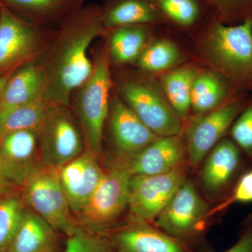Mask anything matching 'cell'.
<instances>
[{
  "mask_svg": "<svg viewBox=\"0 0 252 252\" xmlns=\"http://www.w3.org/2000/svg\"><path fill=\"white\" fill-rule=\"evenodd\" d=\"M44 87L45 77L36 59L23 64L11 73L5 84L0 97V111L41 98Z\"/></svg>",
  "mask_w": 252,
  "mask_h": 252,
  "instance_id": "18",
  "label": "cell"
},
{
  "mask_svg": "<svg viewBox=\"0 0 252 252\" xmlns=\"http://www.w3.org/2000/svg\"><path fill=\"white\" fill-rule=\"evenodd\" d=\"M81 1H83V0H81Z\"/></svg>",
  "mask_w": 252,
  "mask_h": 252,
  "instance_id": "37",
  "label": "cell"
},
{
  "mask_svg": "<svg viewBox=\"0 0 252 252\" xmlns=\"http://www.w3.org/2000/svg\"><path fill=\"white\" fill-rule=\"evenodd\" d=\"M242 91L210 112L189 118L183 135L189 168L196 170L207 154L220 142L243 109L248 98Z\"/></svg>",
  "mask_w": 252,
  "mask_h": 252,
  "instance_id": "7",
  "label": "cell"
},
{
  "mask_svg": "<svg viewBox=\"0 0 252 252\" xmlns=\"http://www.w3.org/2000/svg\"><path fill=\"white\" fill-rule=\"evenodd\" d=\"M51 34L0 4V77L37 59Z\"/></svg>",
  "mask_w": 252,
  "mask_h": 252,
  "instance_id": "9",
  "label": "cell"
},
{
  "mask_svg": "<svg viewBox=\"0 0 252 252\" xmlns=\"http://www.w3.org/2000/svg\"><path fill=\"white\" fill-rule=\"evenodd\" d=\"M36 59L45 77L43 97L49 104L70 107L74 91L93 72L91 44L104 36L102 6L80 5L61 21Z\"/></svg>",
  "mask_w": 252,
  "mask_h": 252,
  "instance_id": "1",
  "label": "cell"
},
{
  "mask_svg": "<svg viewBox=\"0 0 252 252\" xmlns=\"http://www.w3.org/2000/svg\"><path fill=\"white\" fill-rule=\"evenodd\" d=\"M165 23L182 28H190L204 23L213 11L203 0H154Z\"/></svg>",
  "mask_w": 252,
  "mask_h": 252,
  "instance_id": "26",
  "label": "cell"
},
{
  "mask_svg": "<svg viewBox=\"0 0 252 252\" xmlns=\"http://www.w3.org/2000/svg\"><path fill=\"white\" fill-rule=\"evenodd\" d=\"M243 152L230 137H223L200 164V185L209 198L221 201L244 172Z\"/></svg>",
  "mask_w": 252,
  "mask_h": 252,
  "instance_id": "13",
  "label": "cell"
},
{
  "mask_svg": "<svg viewBox=\"0 0 252 252\" xmlns=\"http://www.w3.org/2000/svg\"><path fill=\"white\" fill-rule=\"evenodd\" d=\"M11 185L7 178H6V175H5L1 158H0V193H4V192L9 190V187Z\"/></svg>",
  "mask_w": 252,
  "mask_h": 252,
  "instance_id": "34",
  "label": "cell"
},
{
  "mask_svg": "<svg viewBox=\"0 0 252 252\" xmlns=\"http://www.w3.org/2000/svg\"><path fill=\"white\" fill-rule=\"evenodd\" d=\"M110 157L107 165L124 166L159 138L118 95L111 97L107 117Z\"/></svg>",
  "mask_w": 252,
  "mask_h": 252,
  "instance_id": "10",
  "label": "cell"
},
{
  "mask_svg": "<svg viewBox=\"0 0 252 252\" xmlns=\"http://www.w3.org/2000/svg\"><path fill=\"white\" fill-rule=\"evenodd\" d=\"M117 95L158 137L180 135L185 122L172 108L152 75L126 73L116 81Z\"/></svg>",
  "mask_w": 252,
  "mask_h": 252,
  "instance_id": "4",
  "label": "cell"
},
{
  "mask_svg": "<svg viewBox=\"0 0 252 252\" xmlns=\"http://www.w3.org/2000/svg\"><path fill=\"white\" fill-rule=\"evenodd\" d=\"M21 197L28 208L67 236L79 225L60 180L59 168L40 162L21 186Z\"/></svg>",
  "mask_w": 252,
  "mask_h": 252,
  "instance_id": "5",
  "label": "cell"
},
{
  "mask_svg": "<svg viewBox=\"0 0 252 252\" xmlns=\"http://www.w3.org/2000/svg\"><path fill=\"white\" fill-rule=\"evenodd\" d=\"M240 91L215 69L197 71L192 83L191 112L194 116L210 112Z\"/></svg>",
  "mask_w": 252,
  "mask_h": 252,
  "instance_id": "21",
  "label": "cell"
},
{
  "mask_svg": "<svg viewBox=\"0 0 252 252\" xmlns=\"http://www.w3.org/2000/svg\"><path fill=\"white\" fill-rule=\"evenodd\" d=\"M59 172L61 185L74 215L87 203L104 175L98 158L87 149L59 167Z\"/></svg>",
  "mask_w": 252,
  "mask_h": 252,
  "instance_id": "15",
  "label": "cell"
},
{
  "mask_svg": "<svg viewBox=\"0 0 252 252\" xmlns=\"http://www.w3.org/2000/svg\"><path fill=\"white\" fill-rule=\"evenodd\" d=\"M57 231L39 215L27 208L6 252H56Z\"/></svg>",
  "mask_w": 252,
  "mask_h": 252,
  "instance_id": "22",
  "label": "cell"
},
{
  "mask_svg": "<svg viewBox=\"0 0 252 252\" xmlns=\"http://www.w3.org/2000/svg\"><path fill=\"white\" fill-rule=\"evenodd\" d=\"M102 21L105 31L122 26L165 23L154 0H108L102 6Z\"/></svg>",
  "mask_w": 252,
  "mask_h": 252,
  "instance_id": "19",
  "label": "cell"
},
{
  "mask_svg": "<svg viewBox=\"0 0 252 252\" xmlns=\"http://www.w3.org/2000/svg\"><path fill=\"white\" fill-rule=\"evenodd\" d=\"M188 164L154 175L132 176L129 187L130 216L154 223L187 179Z\"/></svg>",
  "mask_w": 252,
  "mask_h": 252,
  "instance_id": "12",
  "label": "cell"
},
{
  "mask_svg": "<svg viewBox=\"0 0 252 252\" xmlns=\"http://www.w3.org/2000/svg\"><path fill=\"white\" fill-rule=\"evenodd\" d=\"M22 197L9 193H0V252H6L26 213Z\"/></svg>",
  "mask_w": 252,
  "mask_h": 252,
  "instance_id": "28",
  "label": "cell"
},
{
  "mask_svg": "<svg viewBox=\"0 0 252 252\" xmlns=\"http://www.w3.org/2000/svg\"><path fill=\"white\" fill-rule=\"evenodd\" d=\"M218 19L234 26L252 18V0H203Z\"/></svg>",
  "mask_w": 252,
  "mask_h": 252,
  "instance_id": "29",
  "label": "cell"
},
{
  "mask_svg": "<svg viewBox=\"0 0 252 252\" xmlns=\"http://www.w3.org/2000/svg\"><path fill=\"white\" fill-rule=\"evenodd\" d=\"M113 85L111 64L104 47L96 56L90 77L74 91L70 100L86 149L98 158L102 152Z\"/></svg>",
  "mask_w": 252,
  "mask_h": 252,
  "instance_id": "3",
  "label": "cell"
},
{
  "mask_svg": "<svg viewBox=\"0 0 252 252\" xmlns=\"http://www.w3.org/2000/svg\"><path fill=\"white\" fill-rule=\"evenodd\" d=\"M228 132L229 137L252 162V95L247 98L243 109Z\"/></svg>",
  "mask_w": 252,
  "mask_h": 252,
  "instance_id": "30",
  "label": "cell"
},
{
  "mask_svg": "<svg viewBox=\"0 0 252 252\" xmlns=\"http://www.w3.org/2000/svg\"><path fill=\"white\" fill-rule=\"evenodd\" d=\"M186 164L188 160L182 132L159 137L122 167L132 176L154 175L172 171Z\"/></svg>",
  "mask_w": 252,
  "mask_h": 252,
  "instance_id": "17",
  "label": "cell"
},
{
  "mask_svg": "<svg viewBox=\"0 0 252 252\" xmlns=\"http://www.w3.org/2000/svg\"><path fill=\"white\" fill-rule=\"evenodd\" d=\"M81 2V0H0V4L14 14L43 28L62 21Z\"/></svg>",
  "mask_w": 252,
  "mask_h": 252,
  "instance_id": "23",
  "label": "cell"
},
{
  "mask_svg": "<svg viewBox=\"0 0 252 252\" xmlns=\"http://www.w3.org/2000/svg\"><path fill=\"white\" fill-rule=\"evenodd\" d=\"M153 26H122L105 31V49L111 66L135 64L150 41Z\"/></svg>",
  "mask_w": 252,
  "mask_h": 252,
  "instance_id": "20",
  "label": "cell"
},
{
  "mask_svg": "<svg viewBox=\"0 0 252 252\" xmlns=\"http://www.w3.org/2000/svg\"><path fill=\"white\" fill-rule=\"evenodd\" d=\"M200 53L212 69L239 91H252V18L234 26L215 13L203 23Z\"/></svg>",
  "mask_w": 252,
  "mask_h": 252,
  "instance_id": "2",
  "label": "cell"
},
{
  "mask_svg": "<svg viewBox=\"0 0 252 252\" xmlns=\"http://www.w3.org/2000/svg\"><path fill=\"white\" fill-rule=\"evenodd\" d=\"M210 210L193 181L187 178L154 223L167 234L185 242L205 229L207 220L211 218Z\"/></svg>",
  "mask_w": 252,
  "mask_h": 252,
  "instance_id": "11",
  "label": "cell"
},
{
  "mask_svg": "<svg viewBox=\"0 0 252 252\" xmlns=\"http://www.w3.org/2000/svg\"><path fill=\"white\" fill-rule=\"evenodd\" d=\"M38 131L20 130L0 139V158L11 185L21 187L41 161Z\"/></svg>",
  "mask_w": 252,
  "mask_h": 252,
  "instance_id": "16",
  "label": "cell"
},
{
  "mask_svg": "<svg viewBox=\"0 0 252 252\" xmlns=\"http://www.w3.org/2000/svg\"><path fill=\"white\" fill-rule=\"evenodd\" d=\"M223 252H252V220L245 222V228L238 242Z\"/></svg>",
  "mask_w": 252,
  "mask_h": 252,
  "instance_id": "33",
  "label": "cell"
},
{
  "mask_svg": "<svg viewBox=\"0 0 252 252\" xmlns=\"http://www.w3.org/2000/svg\"><path fill=\"white\" fill-rule=\"evenodd\" d=\"M197 70L183 67L162 74L159 84L169 104L184 122L191 111V87Z\"/></svg>",
  "mask_w": 252,
  "mask_h": 252,
  "instance_id": "24",
  "label": "cell"
},
{
  "mask_svg": "<svg viewBox=\"0 0 252 252\" xmlns=\"http://www.w3.org/2000/svg\"><path fill=\"white\" fill-rule=\"evenodd\" d=\"M252 213L251 215H249L248 219H247L246 220H245V222H249V221H252Z\"/></svg>",
  "mask_w": 252,
  "mask_h": 252,
  "instance_id": "36",
  "label": "cell"
},
{
  "mask_svg": "<svg viewBox=\"0 0 252 252\" xmlns=\"http://www.w3.org/2000/svg\"><path fill=\"white\" fill-rule=\"evenodd\" d=\"M252 202V169L240 176L229 194L216 206L211 209L210 217L224 211L232 205Z\"/></svg>",
  "mask_w": 252,
  "mask_h": 252,
  "instance_id": "32",
  "label": "cell"
},
{
  "mask_svg": "<svg viewBox=\"0 0 252 252\" xmlns=\"http://www.w3.org/2000/svg\"><path fill=\"white\" fill-rule=\"evenodd\" d=\"M109 240L115 252H191L185 242L151 222L132 216L115 230Z\"/></svg>",
  "mask_w": 252,
  "mask_h": 252,
  "instance_id": "14",
  "label": "cell"
},
{
  "mask_svg": "<svg viewBox=\"0 0 252 252\" xmlns=\"http://www.w3.org/2000/svg\"><path fill=\"white\" fill-rule=\"evenodd\" d=\"M10 75H11V74H6V75L0 77V97H1V93H2L3 89H4L5 84H6Z\"/></svg>",
  "mask_w": 252,
  "mask_h": 252,
  "instance_id": "35",
  "label": "cell"
},
{
  "mask_svg": "<svg viewBox=\"0 0 252 252\" xmlns=\"http://www.w3.org/2000/svg\"><path fill=\"white\" fill-rule=\"evenodd\" d=\"M182 51L173 41L158 39L149 42L135 63L139 70L152 75L166 72L182 60Z\"/></svg>",
  "mask_w": 252,
  "mask_h": 252,
  "instance_id": "27",
  "label": "cell"
},
{
  "mask_svg": "<svg viewBox=\"0 0 252 252\" xmlns=\"http://www.w3.org/2000/svg\"><path fill=\"white\" fill-rule=\"evenodd\" d=\"M131 177L130 172L124 167L107 165L98 187L75 215L78 225L99 235L111 229L128 209Z\"/></svg>",
  "mask_w": 252,
  "mask_h": 252,
  "instance_id": "6",
  "label": "cell"
},
{
  "mask_svg": "<svg viewBox=\"0 0 252 252\" xmlns=\"http://www.w3.org/2000/svg\"><path fill=\"white\" fill-rule=\"evenodd\" d=\"M41 162L61 167L86 149L84 137L70 107L49 104L38 132Z\"/></svg>",
  "mask_w": 252,
  "mask_h": 252,
  "instance_id": "8",
  "label": "cell"
},
{
  "mask_svg": "<svg viewBox=\"0 0 252 252\" xmlns=\"http://www.w3.org/2000/svg\"><path fill=\"white\" fill-rule=\"evenodd\" d=\"M63 252H115L110 240L78 226L67 236Z\"/></svg>",
  "mask_w": 252,
  "mask_h": 252,
  "instance_id": "31",
  "label": "cell"
},
{
  "mask_svg": "<svg viewBox=\"0 0 252 252\" xmlns=\"http://www.w3.org/2000/svg\"><path fill=\"white\" fill-rule=\"evenodd\" d=\"M49 105L41 97L14 108L0 111V139L16 131L39 132Z\"/></svg>",
  "mask_w": 252,
  "mask_h": 252,
  "instance_id": "25",
  "label": "cell"
}]
</instances>
